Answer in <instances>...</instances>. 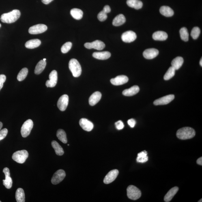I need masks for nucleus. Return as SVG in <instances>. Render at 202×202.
Wrapping results in <instances>:
<instances>
[{
	"mask_svg": "<svg viewBox=\"0 0 202 202\" xmlns=\"http://www.w3.org/2000/svg\"><path fill=\"white\" fill-rule=\"evenodd\" d=\"M20 15L19 10L14 9L11 12L2 14L1 17V21L3 23H12L16 22L20 17Z\"/></svg>",
	"mask_w": 202,
	"mask_h": 202,
	"instance_id": "1",
	"label": "nucleus"
},
{
	"mask_svg": "<svg viewBox=\"0 0 202 202\" xmlns=\"http://www.w3.org/2000/svg\"><path fill=\"white\" fill-rule=\"evenodd\" d=\"M195 135V132L194 129L189 127H185L179 129L176 133L177 138L183 140L190 139L193 138Z\"/></svg>",
	"mask_w": 202,
	"mask_h": 202,
	"instance_id": "2",
	"label": "nucleus"
},
{
	"mask_svg": "<svg viewBox=\"0 0 202 202\" xmlns=\"http://www.w3.org/2000/svg\"><path fill=\"white\" fill-rule=\"evenodd\" d=\"M69 69L73 76L74 77H78L82 73V69L78 61L76 59H72L70 60L69 63Z\"/></svg>",
	"mask_w": 202,
	"mask_h": 202,
	"instance_id": "3",
	"label": "nucleus"
},
{
	"mask_svg": "<svg viewBox=\"0 0 202 202\" xmlns=\"http://www.w3.org/2000/svg\"><path fill=\"white\" fill-rule=\"evenodd\" d=\"M29 156V153L25 150L16 152L13 153L12 158L15 161L20 164H23Z\"/></svg>",
	"mask_w": 202,
	"mask_h": 202,
	"instance_id": "4",
	"label": "nucleus"
},
{
	"mask_svg": "<svg viewBox=\"0 0 202 202\" xmlns=\"http://www.w3.org/2000/svg\"><path fill=\"white\" fill-rule=\"evenodd\" d=\"M127 195L129 199L136 200L141 197V191L133 185L129 186L127 188Z\"/></svg>",
	"mask_w": 202,
	"mask_h": 202,
	"instance_id": "5",
	"label": "nucleus"
},
{
	"mask_svg": "<svg viewBox=\"0 0 202 202\" xmlns=\"http://www.w3.org/2000/svg\"><path fill=\"white\" fill-rule=\"evenodd\" d=\"M33 126V122L31 119H28L24 123L21 130V133L22 137H26L29 135Z\"/></svg>",
	"mask_w": 202,
	"mask_h": 202,
	"instance_id": "6",
	"label": "nucleus"
},
{
	"mask_svg": "<svg viewBox=\"0 0 202 202\" xmlns=\"http://www.w3.org/2000/svg\"><path fill=\"white\" fill-rule=\"evenodd\" d=\"M84 46L89 49L93 48L98 50H102L105 48V45L102 41L96 40L91 43H86L84 44Z\"/></svg>",
	"mask_w": 202,
	"mask_h": 202,
	"instance_id": "7",
	"label": "nucleus"
},
{
	"mask_svg": "<svg viewBox=\"0 0 202 202\" xmlns=\"http://www.w3.org/2000/svg\"><path fill=\"white\" fill-rule=\"evenodd\" d=\"M47 27L44 24H38L29 28V32L31 34L36 35L42 33L47 30Z\"/></svg>",
	"mask_w": 202,
	"mask_h": 202,
	"instance_id": "8",
	"label": "nucleus"
},
{
	"mask_svg": "<svg viewBox=\"0 0 202 202\" xmlns=\"http://www.w3.org/2000/svg\"><path fill=\"white\" fill-rule=\"evenodd\" d=\"M65 173L64 170H57L52 176L51 183L54 185H57L65 179Z\"/></svg>",
	"mask_w": 202,
	"mask_h": 202,
	"instance_id": "9",
	"label": "nucleus"
},
{
	"mask_svg": "<svg viewBox=\"0 0 202 202\" xmlns=\"http://www.w3.org/2000/svg\"><path fill=\"white\" fill-rule=\"evenodd\" d=\"M69 96L67 94L62 95L60 97L57 102L58 108L61 111H65L66 110L69 103Z\"/></svg>",
	"mask_w": 202,
	"mask_h": 202,
	"instance_id": "10",
	"label": "nucleus"
},
{
	"mask_svg": "<svg viewBox=\"0 0 202 202\" xmlns=\"http://www.w3.org/2000/svg\"><path fill=\"white\" fill-rule=\"evenodd\" d=\"M174 99H175V95H174L170 94L166 95L165 96L161 97L155 100L153 102V104L156 106L168 104L173 100Z\"/></svg>",
	"mask_w": 202,
	"mask_h": 202,
	"instance_id": "11",
	"label": "nucleus"
},
{
	"mask_svg": "<svg viewBox=\"0 0 202 202\" xmlns=\"http://www.w3.org/2000/svg\"><path fill=\"white\" fill-rule=\"evenodd\" d=\"M50 79L47 80L46 86L47 87L52 88L55 87L57 84L58 80L57 72L55 70L52 71L49 75Z\"/></svg>",
	"mask_w": 202,
	"mask_h": 202,
	"instance_id": "12",
	"label": "nucleus"
},
{
	"mask_svg": "<svg viewBox=\"0 0 202 202\" xmlns=\"http://www.w3.org/2000/svg\"><path fill=\"white\" fill-rule=\"evenodd\" d=\"M137 38L136 33L132 31H128L123 33L121 36L122 40L125 42H133Z\"/></svg>",
	"mask_w": 202,
	"mask_h": 202,
	"instance_id": "13",
	"label": "nucleus"
},
{
	"mask_svg": "<svg viewBox=\"0 0 202 202\" xmlns=\"http://www.w3.org/2000/svg\"><path fill=\"white\" fill-rule=\"evenodd\" d=\"M119 174V171L118 170H113L110 171L105 177L103 182L105 184H108L111 183L117 178Z\"/></svg>",
	"mask_w": 202,
	"mask_h": 202,
	"instance_id": "14",
	"label": "nucleus"
},
{
	"mask_svg": "<svg viewBox=\"0 0 202 202\" xmlns=\"http://www.w3.org/2000/svg\"><path fill=\"white\" fill-rule=\"evenodd\" d=\"M3 173L5 174V178L3 180V185L7 189H10L12 187V180L10 177V172L8 168L7 167L4 168Z\"/></svg>",
	"mask_w": 202,
	"mask_h": 202,
	"instance_id": "15",
	"label": "nucleus"
},
{
	"mask_svg": "<svg viewBox=\"0 0 202 202\" xmlns=\"http://www.w3.org/2000/svg\"><path fill=\"white\" fill-rule=\"evenodd\" d=\"M128 81V78L127 76L123 75L118 76L115 78H112L110 80V82L114 85H122L127 83Z\"/></svg>",
	"mask_w": 202,
	"mask_h": 202,
	"instance_id": "16",
	"label": "nucleus"
},
{
	"mask_svg": "<svg viewBox=\"0 0 202 202\" xmlns=\"http://www.w3.org/2000/svg\"><path fill=\"white\" fill-rule=\"evenodd\" d=\"M79 123L82 128L87 132H90L94 128L93 123L86 118L80 119Z\"/></svg>",
	"mask_w": 202,
	"mask_h": 202,
	"instance_id": "17",
	"label": "nucleus"
},
{
	"mask_svg": "<svg viewBox=\"0 0 202 202\" xmlns=\"http://www.w3.org/2000/svg\"><path fill=\"white\" fill-rule=\"evenodd\" d=\"M159 51L155 48H150L146 50L143 52V57L146 59H152L158 55Z\"/></svg>",
	"mask_w": 202,
	"mask_h": 202,
	"instance_id": "18",
	"label": "nucleus"
},
{
	"mask_svg": "<svg viewBox=\"0 0 202 202\" xmlns=\"http://www.w3.org/2000/svg\"><path fill=\"white\" fill-rule=\"evenodd\" d=\"M102 97V94L100 92L96 91L93 93L91 95L89 99V103L90 105H95L100 100Z\"/></svg>",
	"mask_w": 202,
	"mask_h": 202,
	"instance_id": "19",
	"label": "nucleus"
},
{
	"mask_svg": "<svg viewBox=\"0 0 202 202\" xmlns=\"http://www.w3.org/2000/svg\"><path fill=\"white\" fill-rule=\"evenodd\" d=\"M139 87L138 86L134 85L129 89H125L123 92V94L126 96H132L139 92Z\"/></svg>",
	"mask_w": 202,
	"mask_h": 202,
	"instance_id": "20",
	"label": "nucleus"
},
{
	"mask_svg": "<svg viewBox=\"0 0 202 202\" xmlns=\"http://www.w3.org/2000/svg\"><path fill=\"white\" fill-rule=\"evenodd\" d=\"M93 57L99 60L108 59L111 56V54L108 51L94 52L93 54Z\"/></svg>",
	"mask_w": 202,
	"mask_h": 202,
	"instance_id": "21",
	"label": "nucleus"
},
{
	"mask_svg": "<svg viewBox=\"0 0 202 202\" xmlns=\"http://www.w3.org/2000/svg\"><path fill=\"white\" fill-rule=\"evenodd\" d=\"M179 188L176 186L173 187L170 189L164 196V201L166 202H169L171 201L174 196L176 194Z\"/></svg>",
	"mask_w": 202,
	"mask_h": 202,
	"instance_id": "22",
	"label": "nucleus"
},
{
	"mask_svg": "<svg viewBox=\"0 0 202 202\" xmlns=\"http://www.w3.org/2000/svg\"><path fill=\"white\" fill-rule=\"evenodd\" d=\"M152 37L155 40L163 41L167 39L168 35L163 31H157L153 33Z\"/></svg>",
	"mask_w": 202,
	"mask_h": 202,
	"instance_id": "23",
	"label": "nucleus"
},
{
	"mask_svg": "<svg viewBox=\"0 0 202 202\" xmlns=\"http://www.w3.org/2000/svg\"><path fill=\"white\" fill-rule=\"evenodd\" d=\"M41 44V41L39 39H31L26 43V48L29 49H34L38 47Z\"/></svg>",
	"mask_w": 202,
	"mask_h": 202,
	"instance_id": "24",
	"label": "nucleus"
},
{
	"mask_svg": "<svg viewBox=\"0 0 202 202\" xmlns=\"http://www.w3.org/2000/svg\"><path fill=\"white\" fill-rule=\"evenodd\" d=\"M127 3L129 7L136 9H141L143 7V3L139 0H127Z\"/></svg>",
	"mask_w": 202,
	"mask_h": 202,
	"instance_id": "25",
	"label": "nucleus"
},
{
	"mask_svg": "<svg viewBox=\"0 0 202 202\" xmlns=\"http://www.w3.org/2000/svg\"><path fill=\"white\" fill-rule=\"evenodd\" d=\"M126 22V19L124 15L122 14H119L114 18L112 24L114 26H119L123 25Z\"/></svg>",
	"mask_w": 202,
	"mask_h": 202,
	"instance_id": "26",
	"label": "nucleus"
},
{
	"mask_svg": "<svg viewBox=\"0 0 202 202\" xmlns=\"http://www.w3.org/2000/svg\"><path fill=\"white\" fill-rule=\"evenodd\" d=\"M160 12L163 16L166 17H171L174 14V11L171 7L165 6L161 7Z\"/></svg>",
	"mask_w": 202,
	"mask_h": 202,
	"instance_id": "27",
	"label": "nucleus"
},
{
	"mask_svg": "<svg viewBox=\"0 0 202 202\" xmlns=\"http://www.w3.org/2000/svg\"><path fill=\"white\" fill-rule=\"evenodd\" d=\"M183 61L184 60L182 57H176L171 62V66L173 67L176 70H178L182 66Z\"/></svg>",
	"mask_w": 202,
	"mask_h": 202,
	"instance_id": "28",
	"label": "nucleus"
},
{
	"mask_svg": "<svg viewBox=\"0 0 202 202\" xmlns=\"http://www.w3.org/2000/svg\"><path fill=\"white\" fill-rule=\"evenodd\" d=\"M70 14L75 19L79 20L83 17V12L81 9L78 8H74L71 9Z\"/></svg>",
	"mask_w": 202,
	"mask_h": 202,
	"instance_id": "29",
	"label": "nucleus"
},
{
	"mask_svg": "<svg viewBox=\"0 0 202 202\" xmlns=\"http://www.w3.org/2000/svg\"><path fill=\"white\" fill-rule=\"evenodd\" d=\"M46 61L41 60L37 64L36 66L35 67V74L39 75L41 74L44 70L45 67L46 66Z\"/></svg>",
	"mask_w": 202,
	"mask_h": 202,
	"instance_id": "30",
	"label": "nucleus"
},
{
	"mask_svg": "<svg viewBox=\"0 0 202 202\" xmlns=\"http://www.w3.org/2000/svg\"><path fill=\"white\" fill-rule=\"evenodd\" d=\"M52 147L55 150L56 154L59 156H61L64 153L63 148L60 145L59 143L56 141H52L51 142Z\"/></svg>",
	"mask_w": 202,
	"mask_h": 202,
	"instance_id": "31",
	"label": "nucleus"
},
{
	"mask_svg": "<svg viewBox=\"0 0 202 202\" xmlns=\"http://www.w3.org/2000/svg\"><path fill=\"white\" fill-rule=\"evenodd\" d=\"M16 198L17 202H25V194H24L23 189L19 188L17 190L16 193Z\"/></svg>",
	"mask_w": 202,
	"mask_h": 202,
	"instance_id": "32",
	"label": "nucleus"
},
{
	"mask_svg": "<svg viewBox=\"0 0 202 202\" xmlns=\"http://www.w3.org/2000/svg\"><path fill=\"white\" fill-rule=\"evenodd\" d=\"M147 151H144L141 152L137 154V161L138 162L144 163L148 160V157L147 156Z\"/></svg>",
	"mask_w": 202,
	"mask_h": 202,
	"instance_id": "33",
	"label": "nucleus"
},
{
	"mask_svg": "<svg viewBox=\"0 0 202 202\" xmlns=\"http://www.w3.org/2000/svg\"><path fill=\"white\" fill-rule=\"evenodd\" d=\"M57 137L60 141L64 143H66L67 142L66 133L62 129H59L57 132Z\"/></svg>",
	"mask_w": 202,
	"mask_h": 202,
	"instance_id": "34",
	"label": "nucleus"
},
{
	"mask_svg": "<svg viewBox=\"0 0 202 202\" xmlns=\"http://www.w3.org/2000/svg\"><path fill=\"white\" fill-rule=\"evenodd\" d=\"M176 70L172 66L168 69L167 72L165 74L164 78L165 80H168L175 76Z\"/></svg>",
	"mask_w": 202,
	"mask_h": 202,
	"instance_id": "35",
	"label": "nucleus"
},
{
	"mask_svg": "<svg viewBox=\"0 0 202 202\" xmlns=\"http://www.w3.org/2000/svg\"><path fill=\"white\" fill-rule=\"evenodd\" d=\"M28 73V70L27 68H24L22 69L20 71L17 77L18 81H22L23 80L26 78V76Z\"/></svg>",
	"mask_w": 202,
	"mask_h": 202,
	"instance_id": "36",
	"label": "nucleus"
},
{
	"mask_svg": "<svg viewBox=\"0 0 202 202\" xmlns=\"http://www.w3.org/2000/svg\"><path fill=\"white\" fill-rule=\"evenodd\" d=\"M181 38L183 41L187 42L189 40V33L186 27L181 28L180 31Z\"/></svg>",
	"mask_w": 202,
	"mask_h": 202,
	"instance_id": "37",
	"label": "nucleus"
},
{
	"mask_svg": "<svg viewBox=\"0 0 202 202\" xmlns=\"http://www.w3.org/2000/svg\"><path fill=\"white\" fill-rule=\"evenodd\" d=\"M200 33V28L197 27H194L193 28L191 32V36L194 39H197L199 37Z\"/></svg>",
	"mask_w": 202,
	"mask_h": 202,
	"instance_id": "38",
	"label": "nucleus"
},
{
	"mask_svg": "<svg viewBox=\"0 0 202 202\" xmlns=\"http://www.w3.org/2000/svg\"><path fill=\"white\" fill-rule=\"evenodd\" d=\"M72 46V43L71 42H67L62 46L61 51L63 53L65 54L68 52L71 49Z\"/></svg>",
	"mask_w": 202,
	"mask_h": 202,
	"instance_id": "39",
	"label": "nucleus"
},
{
	"mask_svg": "<svg viewBox=\"0 0 202 202\" xmlns=\"http://www.w3.org/2000/svg\"><path fill=\"white\" fill-rule=\"evenodd\" d=\"M107 13L105 11L103 10L101 11L99 13L98 16H97V18L98 20L101 22H103L107 19L108 18Z\"/></svg>",
	"mask_w": 202,
	"mask_h": 202,
	"instance_id": "40",
	"label": "nucleus"
},
{
	"mask_svg": "<svg viewBox=\"0 0 202 202\" xmlns=\"http://www.w3.org/2000/svg\"><path fill=\"white\" fill-rule=\"evenodd\" d=\"M8 133V130L7 128H4L0 130V141L5 138Z\"/></svg>",
	"mask_w": 202,
	"mask_h": 202,
	"instance_id": "41",
	"label": "nucleus"
},
{
	"mask_svg": "<svg viewBox=\"0 0 202 202\" xmlns=\"http://www.w3.org/2000/svg\"><path fill=\"white\" fill-rule=\"evenodd\" d=\"M116 128L118 130H122L124 127V124L122 121L121 120L118 121L115 123Z\"/></svg>",
	"mask_w": 202,
	"mask_h": 202,
	"instance_id": "42",
	"label": "nucleus"
},
{
	"mask_svg": "<svg viewBox=\"0 0 202 202\" xmlns=\"http://www.w3.org/2000/svg\"><path fill=\"white\" fill-rule=\"evenodd\" d=\"M6 80V76L4 75H0V91L3 87V84Z\"/></svg>",
	"mask_w": 202,
	"mask_h": 202,
	"instance_id": "43",
	"label": "nucleus"
},
{
	"mask_svg": "<svg viewBox=\"0 0 202 202\" xmlns=\"http://www.w3.org/2000/svg\"><path fill=\"white\" fill-rule=\"evenodd\" d=\"M127 123H128V124L131 128H134L135 126L136 121L133 119H131L128 120L127 121Z\"/></svg>",
	"mask_w": 202,
	"mask_h": 202,
	"instance_id": "44",
	"label": "nucleus"
},
{
	"mask_svg": "<svg viewBox=\"0 0 202 202\" xmlns=\"http://www.w3.org/2000/svg\"><path fill=\"white\" fill-rule=\"evenodd\" d=\"M103 10H104L105 12L107 13H109L110 12V11H111V9L110 8V7L109 6L107 5L106 6H105L104 7L103 9Z\"/></svg>",
	"mask_w": 202,
	"mask_h": 202,
	"instance_id": "45",
	"label": "nucleus"
},
{
	"mask_svg": "<svg viewBox=\"0 0 202 202\" xmlns=\"http://www.w3.org/2000/svg\"><path fill=\"white\" fill-rule=\"evenodd\" d=\"M42 2L45 4L47 5L51 2L53 0H41Z\"/></svg>",
	"mask_w": 202,
	"mask_h": 202,
	"instance_id": "46",
	"label": "nucleus"
},
{
	"mask_svg": "<svg viewBox=\"0 0 202 202\" xmlns=\"http://www.w3.org/2000/svg\"><path fill=\"white\" fill-rule=\"evenodd\" d=\"M196 163L200 165H202V157H200L199 158H198L196 161Z\"/></svg>",
	"mask_w": 202,
	"mask_h": 202,
	"instance_id": "47",
	"label": "nucleus"
},
{
	"mask_svg": "<svg viewBox=\"0 0 202 202\" xmlns=\"http://www.w3.org/2000/svg\"><path fill=\"white\" fill-rule=\"evenodd\" d=\"M3 126V124L1 122H0V130H1L2 127Z\"/></svg>",
	"mask_w": 202,
	"mask_h": 202,
	"instance_id": "48",
	"label": "nucleus"
},
{
	"mask_svg": "<svg viewBox=\"0 0 202 202\" xmlns=\"http://www.w3.org/2000/svg\"><path fill=\"white\" fill-rule=\"evenodd\" d=\"M200 65H201V66L202 67V58H201V60H200Z\"/></svg>",
	"mask_w": 202,
	"mask_h": 202,
	"instance_id": "49",
	"label": "nucleus"
},
{
	"mask_svg": "<svg viewBox=\"0 0 202 202\" xmlns=\"http://www.w3.org/2000/svg\"><path fill=\"white\" fill-rule=\"evenodd\" d=\"M43 60L44 61H46V59H43Z\"/></svg>",
	"mask_w": 202,
	"mask_h": 202,
	"instance_id": "50",
	"label": "nucleus"
},
{
	"mask_svg": "<svg viewBox=\"0 0 202 202\" xmlns=\"http://www.w3.org/2000/svg\"><path fill=\"white\" fill-rule=\"evenodd\" d=\"M198 202H202V199H201V200H200V201H198Z\"/></svg>",
	"mask_w": 202,
	"mask_h": 202,
	"instance_id": "51",
	"label": "nucleus"
},
{
	"mask_svg": "<svg viewBox=\"0 0 202 202\" xmlns=\"http://www.w3.org/2000/svg\"><path fill=\"white\" fill-rule=\"evenodd\" d=\"M1 23H0V28H1Z\"/></svg>",
	"mask_w": 202,
	"mask_h": 202,
	"instance_id": "52",
	"label": "nucleus"
},
{
	"mask_svg": "<svg viewBox=\"0 0 202 202\" xmlns=\"http://www.w3.org/2000/svg\"><path fill=\"white\" fill-rule=\"evenodd\" d=\"M0 202H1V201H0Z\"/></svg>",
	"mask_w": 202,
	"mask_h": 202,
	"instance_id": "53",
	"label": "nucleus"
}]
</instances>
